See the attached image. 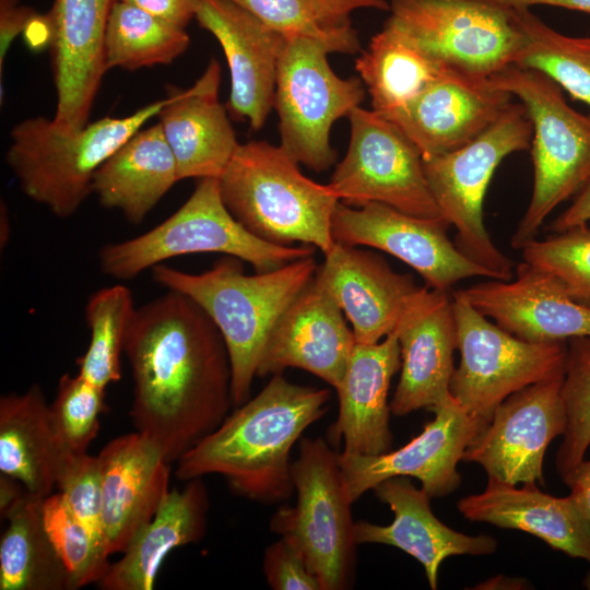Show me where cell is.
I'll list each match as a JSON object with an SVG mask.
<instances>
[{
    "label": "cell",
    "instance_id": "43",
    "mask_svg": "<svg viewBox=\"0 0 590 590\" xmlns=\"http://www.w3.org/2000/svg\"><path fill=\"white\" fill-rule=\"evenodd\" d=\"M263 571L273 590H322L302 553L282 536L267 547Z\"/></svg>",
    "mask_w": 590,
    "mask_h": 590
},
{
    "label": "cell",
    "instance_id": "44",
    "mask_svg": "<svg viewBox=\"0 0 590 590\" xmlns=\"http://www.w3.org/2000/svg\"><path fill=\"white\" fill-rule=\"evenodd\" d=\"M36 14L32 8L20 4L19 0H0V75L10 45Z\"/></svg>",
    "mask_w": 590,
    "mask_h": 590
},
{
    "label": "cell",
    "instance_id": "32",
    "mask_svg": "<svg viewBox=\"0 0 590 590\" xmlns=\"http://www.w3.org/2000/svg\"><path fill=\"white\" fill-rule=\"evenodd\" d=\"M64 451L50 420L42 388L0 399V471L33 495L45 498L56 487Z\"/></svg>",
    "mask_w": 590,
    "mask_h": 590
},
{
    "label": "cell",
    "instance_id": "3",
    "mask_svg": "<svg viewBox=\"0 0 590 590\" xmlns=\"http://www.w3.org/2000/svg\"><path fill=\"white\" fill-rule=\"evenodd\" d=\"M317 270L314 256H309L249 275L243 260L226 255L199 274L160 263L151 268V275L161 286L193 299L220 330L229 355L236 408L250 399L253 378L276 321L314 280Z\"/></svg>",
    "mask_w": 590,
    "mask_h": 590
},
{
    "label": "cell",
    "instance_id": "17",
    "mask_svg": "<svg viewBox=\"0 0 590 590\" xmlns=\"http://www.w3.org/2000/svg\"><path fill=\"white\" fill-rule=\"evenodd\" d=\"M194 17L220 43L229 69L232 117L263 127L274 107L279 61L286 37L232 0H196Z\"/></svg>",
    "mask_w": 590,
    "mask_h": 590
},
{
    "label": "cell",
    "instance_id": "35",
    "mask_svg": "<svg viewBox=\"0 0 590 590\" xmlns=\"http://www.w3.org/2000/svg\"><path fill=\"white\" fill-rule=\"evenodd\" d=\"M189 44L190 37L185 28L114 0L105 34L107 70L134 71L169 64L187 50Z\"/></svg>",
    "mask_w": 590,
    "mask_h": 590
},
{
    "label": "cell",
    "instance_id": "16",
    "mask_svg": "<svg viewBox=\"0 0 590 590\" xmlns=\"http://www.w3.org/2000/svg\"><path fill=\"white\" fill-rule=\"evenodd\" d=\"M429 411L434 413L433 421L394 451L377 456L339 452L352 503L394 476L417 479L430 498L444 497L459 487L461 476L457 464L485 424L469 414L451 393Z\"/></svg>",
    "mask_w": 590,
    "mask_h": 590
},
{
    "label": "cell",
    "instance_id": "42",
    "mask_svg": "<svg viewBox=\"0 0 590 590\" xmlns=\"http://www.w3.org/2000/svg\"><path fill=\"white\" fill-rule=\"evenodd\" d=\"M56 487L73 515L105 545L97 456L67 452L58 470Z\"/></svg>",
    "mask_w": 590,
    "mask_h": 590
},
{
    "label": "cell",
    "instance_id": "46",
    "mask_svg": "<svg viewBox=\"0 0 590 590\" xmlns=\"http://www.w3.org/2000/svg\"><path fill=\"white\" fill-rule=\"evenodd\" d=\"M590 221V179L576 194L573 203L551 224L548 229L560 233Z\"/></svg>",
    "mask_w": 590,
    "mask_h": 590
},
{
    "label": "cell",
    "instance_id": "50",
    "mask_svg": "<svg viewBox=\"0 0 590 590\" xmlns=\"http://www.w3.org/2000/svg\"><path fill=\"white\" fill-rule=\"evenodd\" d=\"M8 215L5 206H1V245L5 244L9 236Z\"/></svg>",
    "mask_w": 590,
    "mask_h": 590
},
{
    "label": "cell",
    "instance_id": "6",
    "mask_svg": "<svg viewBox=\"0 0 590 590\" xmlns=\"http://www.w3.org/2000/svg\"><path fill=\"white\" fill-rule=\"evenodd\" d=\"M221 252L268 272L314 256L310 245L279 246L249 233L224 204L217 178L199 179L188 200L169 217L137 237L104 245L101 271L131 280L163 261L190 253Z\"/></svg>",
    "mask_w": 590,
    "mask_h": 590
},
{
    "label": "cell",
    "instance_id": "47",
    "mask_svg": "<svg viewBox=\"0 0 590 590\" xmlns=\"http://www.w3.org/2000/svg\"><path fill=\"white\" fill-rule=\"evenodd\" d=\"M566 485L570 487V494L575 497L590 523V460H583L577 467Z\"/></svg>",
    "mask_w": 590,
    "mask_h": 590
},
{
    "label": "cell",
    "instance_id": "4",
    "mask_svg": "<svg viewBox=\"0 0 590 590\" xmlns=\"http://www.w3.org/2000/svg\"><path fill=\"white\" fill-rule=\"evenodd\" d=\"M219 185L228 211L253 236L279 246L310 245L323 255L335 244L331 223L339 198L302 174L281 145L239 143Z\"/></svg>",
    "mask_w": 590,
    "mask_h": 590
},
{
    "label": "cell",
    "instance_id": "7",
    "mask_svg": "<svg viewBox=\"0 0 590 590\" xmlns=\"http://www.w3.org/2000/svg\"><path fill=\"white\" fill-rule=\"evenodd\" d=\"M489 80L523 104L532 123L533 190L510 243L521 249L547 215L589 181L590 116L573 109L563 88L538 70L511 64Z\"/></svg>",
    "mask_w": 590,
    "mask_h": 590
},
{
    "label": "cell",
    "instance_id": "19",
    "mask_svg": "<svg viewBox=\"0 0 590 590\" xmlns=\"http://www.w3.org/2000/svg\"><path fill=\"white\" fill-rule=\"evenodd\" d=\"M401 352V375L390 402L394 415L430 409L450 394L457 350L452 297L448 291L418 290L393 330Z\"/></svg>",
    "mask_w": 590,
    "mask_h": 590
},
{
    "label": "cell",
    "instance_id": "14",
    "mask_svg": "<svg viewBox=\"0 0 590 590\" xmlns=\"http://www.w3.org/2000/svg\"><path fill=\"white\" fill-rule=\"evenodd\" d=\"M449 227L442 216H414L377 202L355 208L339 201L331 223L334 241L388 252L420 273L430 288L449 291L472 276L496 279L457 248L448 238Z\"/></svg>",
    "mask_w": 590,
    "mask_h": 590
},
{
    "label": "cell",
    "instance_id": "27",
    "mask_svg": "<svg viewBox=\"0 0 590 590\" xmlns=\"http://www.w3.org/2000/svg\"><path fill=\"white\" fill-rule=\"evenodd\" d=\"M376 496L393 511V521L378 526L357 521L355 541L396 546L418 560L430 589L438 585V569L452 555H485L496 551L497 541L485 534L468 535L439 521L429 505L430 497L417 489L405 476H394L379 483Z\"/></svg>",
    "mask_w": 590,
    "mask_h": 590
},
{
    "label": "cell",
    "instance_id": "33",
    "mask_svg": "<svg viewBox=\"0 0 590 590\" xmlns=\"http://www.w3.org/2000/svg\"><path fill=\"white\" fill-rule=\"evenodd\" d=\"M371 109L388 117L412 102L445 68L385 23L355 61Z\"/></svg>",
    "mask_w": 590,
    "mask_h": 590
},
{
    "label": "cell",
    "instance_id": "26",
    "mask_svg": "<svg viewBox=\"0 0 590 590\" xmlns=\"http://www.w3.org/2000/svg\"><path fill=\"white\" fill-rule=\"evenodd\" d=\"M401 368V352L394 331L374 344L356 343L339 387V414L328 429L343 453L377 456L390 451L388 391Z\"/></svg>",
    "mask_w": 590,
    "mask_h": 590
},
{
    "label": "cell",
    "instance_id": "48",
    "mask_svg": "<svg viewBox=\"0 0 590 590\" xmlns=\"http://www.w3.org/2000/svg\"><path fill=\"white\" fill-rule=\"evenodd\" d=\"M507 8H531L552 5L577 10L590 14V0H486Z\"/></svg>",
    "mask_w": 590,
    "mask_h": 590
},
{
    "label": "cell",
    "instance_id": "25",
    "mask_svg": "<svg viewBox=\"0 0 590 590\" xmlns=\"http://www.w3.org/2000/svg\"><path fill=\"white\" fill-rule=\"evenodd\" d=\"M221 67L212 58L187 90L170 87L157 116L174 153L179 180L220 178L239 143L219 99Z\"/></svg>",
    "mask_w": 590,
    "mask_h": 590
},
{
    "label": "cell",
    "instance_id": "5",
    "mask_svg": "<svg viewBox=\"0 0 590 590\" xmlns=\"http://www.w3.org/2000/svg\"><path fill=\"white\" fill-rule=\"evenodd\" d=\"M166 102L126 117H104L75 131L43 116L27 118L11 130L7 163L26 197L57 217H69L92 193L96 170Z\"/></svg>",
    "mask_w": 590,
    "mask_h": 590
},
{
    "label": "cell",
    "instance_id": "20",
    "mask_svg": "<svg viewBox=\"0 0 590 590\" xmlns=\"http://www.w3.org/2000/svg\"><path fill=\"white\" fill-rule=\"evenodd\" d=\"M114 0H55L46 14L56 86L54 121L75 131L87 125L104 73L105 34Z\"/></svg>",
    "mask_w": 590,
    "mask_h": 590
},
{
    "label": "cell",
    "instance_id": "15",
    "mask_svg": "<svg viewBox=\"0 0 590 590\" xmlns=\"http://www.w3.org/2000/svg\"><path fill=\"white\" fill-rule=\"evenodd\" d=\"M563 380L564 375L542 380L505 399L462 460L479 463L488 479L502 483H543L545 450L566 428Z\"/></svg>",
    "mask_w": 590,
    "mask_h": 590
},
{
    "label": "cell",
    "instance_id": "18",
    "mask_svg": "<svg viewBox=\"0 0 590 590\" xmlns=\"http://www.w3.org/2000/svg\"><path fill=\"white\" fill-rule=\"evenodd\" d=\"M512 97L489 79L444 69L412 102L385 118L427 160L473 140L497 120Z\"/></svg>",
    "mask_w": 590,
    "mask_h": 590
},
{
    "label": "cell",
    "instance_id": "22",
    "mask_svg": "<svg viewBox=\"0 0 590 590\" xmlns=\"http://www.w3.org/2000/svg\"><path fill=\"white\" fill-rule=\"evenodd\" d=\"M97 458L104 543L111 556L155 516L169 492L172 463L137 430L108 441Z\"/></svg>",
    "mask_w": 590,
    "mask_h": 590
},
{
    "label": "cell",
    "instance_id": "36",
    "mask_svg": "<svg viewBox=\"0 0 590 590\" xmlns=\"http://www.w3.org/2000/svg\"><path fill=\"white\" fill-rule=\"evenodd\" d=\"M521 33L516 66L534 69L590 107V37L564 35L531 12L511 8Z\"/></svg>",
    "mask_w": 590,
    "mask_h": 590
},
{
    "label": "cell",
    "instance_id": "45",
    "mask_svg": "<svg viewBox=\"0 0 590 590\" xmlns=\"http://www.w3.org/2000/svg\"><path fill=\"white\" fill-rule=\"evenodd\" d=\"M129 3L177 27L186 28L194 17L196 0H117Z\"/></svg>",
    "mask_w": 590,
    "mask_h": 590
},
{
    "label": "cell",
    "instance_id": "12",
    "mask_svg": "<svg viewBox=\"0 0 590 590\" xmlns=\"http://www.w3.org/2000/svg\"><path fill=\"white\" fill-rule=\"evenodd\" d=\"M386 24L445 69L491 79L515 63L511 8L486 0H390Z\"/></svg>",
    "mask_w": 590,
    "mask_h": 590
},
{
    "label": "cell",
    "instance_id": "23",
    "mask_svg": "<svg viewBox=\"0 0 590 590\" xmlns=\"http://www.w3.org/2000/svg\"><path fill=\"white\" fill-rule=\"evenodd\" d=\"M356 340L337 303L312 280L276 321L257 376L300 368L334 389L341 384Z\"/></svg>",
    "mask_w": 590,
    "mask_h": 590
},
{
    "label": "cell",
    "instance_id": "28",
    "mask_svg": "<svg viewBox=\"0 0 590 590\" xmlns=\"http://www.w3.org/2000/svg\"><path fill=\"white\" fill-rule=\"evenodd\" d=\"M457 507L471 521L533 534L551 547L590 564V523L575 497H555L535 484L516 485L488 479L486 488L461 498ZM586 585L590 588V574Z\"/></svg>",
    "mask_w": 590,
    "mask_h": 590
},
{
    "label": "cell",
    "instance_id": "37",
    "mask_svg": "<svg viewBox=\"0 0 590 590\" xmlns=\"http://www.w3.org/2000/svg\"><path fill=\"white\" fill-rule=\"evenodd\" d=\"M134 310L132 293L122 284L97 290L85 305L91 339L76 362L78 374L103 390L121 378L120 358Z\"/></svg>",
    "mask_w": 590,
    "mask_h": 590
},
{
    "label": "cell",
    "instance_id": "1",
    "mask_svg": "<svg viewBox=\"0 0 590 590\" xmlns=\"http://www.w3.org/2000/svg\"><path fill=\"white\" fill-rule=\"evenodd\" d=\"M123 353L133 381L131 421L170 463L234 406L225 341L210 316L180 292L168 290L135 308Z\"/></svg>",
    "mask_w": 590,
    "mask_h": 590
},
{
    "label": "cell",
    "instance_id": "39",
    "mask_svg": "<svg viewBox=\"0 0 590 590\" xmlns=\"http://www.w3.org/2000/svg\"><path fill=\"white\" fill-rule=\"evenodd\" d=\"M42 512L45 529L68 570L73 590L97 585L110 565L105 545L73 515L59 492L43 499Z\"/></svg>",
    "mask_w": 590,
    "mask_h": 590
},
{
    "label": "cell",
    "instance_id": "41",
    "mask_svg": "<svg viewBox=\"0 0 590 590\" xmlns=\"http://www.w3.org/2000/svg\"><path fill=\"white\" fill-rule=\"evenodd\" d=\"M105 390L80 374H63L56 397L49 404L56 436L67 452L85 453L99 430V416L105 410Z\"/></svg>",
    "mask_w": 590,
    "mask_h": 590
},
{
    "label": "cell",
    "instance_id": "49",
    "mask_svg": "<svg viewBox=\"0 0 590 590\" xmlns=\"http://www.w3.org/2000/svg\"><path fill=\"white\" fill-rule=\"evenodd\" d=\"M25 38L31 48L50 45L51 32L47 15L36 14L25 28Z\"/></svg>",
    "mask_w": 590,
    "mask_h": 590
},
{
    "label": "cell",
    "instance_id": "24",
    "mask_svg": "<svg viewBox=\"0 0 590 590\" xmlns=\"http://www.w3.org/2000/svg\"><path fill=\"white\" fill-rule=\"evenodd\" d=\"M314 280L344 312L361 344L391 333L418 290L411 274L394 272L379 255L337 241Z\"/></svg>",
    "mask_w": 590,
    "mask_h": 590
},
{
    "label": "cell",
    "instance_id": "13",
    "mask_svg": "<svg viewBox=\"0 0 590 590\" xmlns=\"http://www.w3.org/2000/svg\"><path fill=\"white\" fill-rule=\"evenodd\" d=\"M347 118L349 149L328 184L339 200L355 208L377 202L414 216H442L427 182L423 156L402 130L361 106Z\"/></svg>",
    "mask_w": 590,
    "mask_h": 590
},
{
    "label": "cell",
    "instance_id": "8",
    "mask_svg": "<svg viewBox=\"0 0 590 590\" xmlns=\"http://www.w3.org/2000/svg\"><path fill=\"white\" fill-rule=\"evenodd\" d=\"M291 473L297 503L279 508L270 529L302 553L322 590L349 589L357 543L339 452L321 437L303 438Z\"/></svg>",
    "mask_w": 590,
    "mask_h": 590
},
{
    "label": "cell",
    "instance_id": "21",
    "mask_svg": "<svg viewBox=\"0 0 590 590\" xmlns=\"http://www.w3.org/2000/svg\"><path fill=\"white\" fill-rule=\"evenodd\" d=\"M460 292L482 315L505 331L532 343L590 335V309L574 302L546 271L526 261L516 279H492Z\"/></svg>",
    "mask_w": 590,
    "mask_h": 590
},
{
    "label": "cell",
    "instance_id": "2",
    "mask_svg": "<svg viewBox=\"0 0 590 590\" xmlns=\"http://www.w3.org/2000/svg\"><path fill=\"white\" fill-rule=\"evenodd\" d=\"M330 399L326 388L273 375L256 397L236 406L176 461V477L187 482L219 474L246 498L264 504L287 500L294 491L291 449L327 413Z\"/></svg>",
    "mask_w": 590,
    "mask_h": 590
},
{
    "label": "cell",
    "instance_id": "11",
    "mask_svg": "<svg viewBox=\"0 0 590 590\" xmlns=\"http://www.w3.org/2000/svg\"><path fill=\"white\" fill-rule=\"evenodd\" d=\"M329 47L308 36L286 37L279 61L274 107L282 149L316 173L331 167L333 123L349 117L365 97L361 78L342 79L331 69Z\"/></svg>",
    "mask_w": 590,
    "mask_h": 590
},
{
    "label": "cell",
    "instance_id": "38",
    "mask_svg": "<svg viewBox=\"0 0 590 590\" xmlns=\"http://www.w3.org/2000/svg\"><path fill=\"white\" fill-rule=\"evenodd\" d=\"M567 341L560 388L566 428L556 455V470L565 484L583 461L590 446V335L574 337Z\"/></svg>",
    "mask_w": 590,
    "mask_h": 590
},
{
    "label": "cell",
    "instance_id": "40",
    "mask_svg": "<svg viewBox=\"0 0 590 590\" xmlns=\"http://www.w3.org/2000/svg\"><path fill=\"white\" fill-rule=\"evenodd\" d=\"M523 261L552 274L566 294L590 309V227L579 225L535 238L522 248Z\"/></svg>",
    "mask_w": 590,
    "mask_h": 590
},
{
    "label": "cell",
    "instance_id": "29",
    "mask_svg": "<svg viewBox=\"0 0 590 590\" xmlns=\"http://www.w3.org/2000/svg\"><path fill=\"white\" fill-rule=\"evenodd\" d=\"M209 495L202 477L169 489L155 516L130 540L97 582L102 590H152L166 556L176 547L199 543L206 531Z\"/></svg>",
    "mask_w": 590,
    "mask_h": 590
},
{
    "label": "cell",
    "instance_id": "34",
    "mask_svg": "<svg viewBox=\"0 0 590 590\" xmlns=\"http://www.w3.org/2000/svg\"><path fill=\"white\" fill-rule=\"evenodd\" d=\"M285 37L308 36L331 52L355 54L361 45L350 14L357 9L389 10L386 0H232Z\"/></svg>",
    "mask_w": 590,
    "mask_h": 590
},
{
    "label": "cell",
    "instance_id": "9",
    "mask_svg": "<svg viewBox=\"0 0 590 590\" xmlns=\"http://www.w3.org/2000/svg\"><path fill=\"white\" fill-rule=\"evenodd\" d=\"M532 123L522 103L510 106L473 140L453 151L423 160L441 215L457 228L455 245L497 280L512 278V261L492 241L483 221L491 178L509 154L529 150Z\"/></svg>",
    "mask_w": 590,
    "mask_h": 590
},
{
    "label": "cell",
    "instance_id": "10",
    "mask_svg": "<svg viewBox=\"0 0 590 590\" xmlns=\"http://www.w3.org/2000/svg\"><path fill=\"white\" fill-rule=\"evenodd\" d=\"M460 362L450 393L485 425L512 393L565 374L566 341L532 343L505 331L479 312L460 290L452 293Z\"/></svg>",
    "mask_w": 590,
    "mask_h": 590
},
{
    "label": "cell",
    "instance_id": "30",
    "mask_svg": "<svg viewBox=\"0 0 590 590\" xmlns=\"http://www.w3.org/2000/svg\"><path fill=\"white\" fill-rule=\"evenodd\" d=\"M0 509L8 521L0 540V590H73L45 529L42 497L5 475Z\"/></svg>",
    "mask_w": 590,
    "mask_h": 590
},
{
    "label": "cell",
    "instance_id": "31",
    "mask_svg": "<svg viewBox=\"0 0 590 590\" xmlns=\"http://www.w3.org/2000/svg\"><path fill=\"white\" fill-rule=\"evenodd\" d=\"M177 181V163L158 122L135 132L96 170L92 193L139 225Z\"/></svg>",
    "mask_w": 590,
    "mask_h": 590
}]
</instances>
